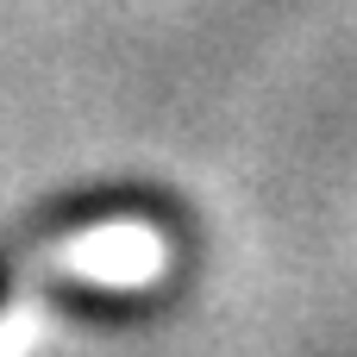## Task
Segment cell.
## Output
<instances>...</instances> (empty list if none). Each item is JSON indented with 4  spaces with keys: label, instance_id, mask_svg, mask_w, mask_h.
Here are the masks:
<instances>
[{
    "label": "cell",
    "instance_id": "1",
    "mask_svg": "<svg viewBox=\"0 0 357 357\" xmlns=\"http://www.w3.org/2000/svg\"><path fill=\"white\" fill-rule=\"evenodd\" d=\"M0 301H6V264H0Z\"/></svg>",
    "mask_w": 357,
    "mask_h": 357
}]
</instances>
